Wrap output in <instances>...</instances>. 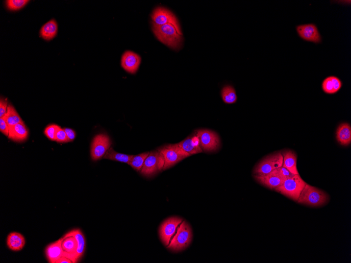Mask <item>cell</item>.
I'll list each match as a JSON object with an SVG mask.
<instances>
[{"mask_svg": "<svg viewBox=\"0 0 351 263\" xmlns=\"http://www.w3.org/2000/svg\"><path fill=\"white\" fill-rule=\"evenodd\" d=\"M152 31L161 42L175 50L181 48L182 35H180L172 25H158L152 23Z\"/></svg>", "mask_w": 351, "mask_h": 263, "instance_id": "obj_1", "label": "cell"}, {"mask_svg": "<svg viewBox=\"0 0 351 263\" xmlns=\"http://www.w3.org/2000/svg\"><path fill=\"white\" fill-rule=\"evenodd\" d=\"M330 201V196L324 191L307 184L304 187L297 202L311 207L326 205Z\"/></svg>", "mask_w": 351, "mask_h": 263, "instance_id": "obj_2", "label": "cell"}, {"mask_svg": "<svg viewBox=\"0 0 351 263\" xmlns=\"http://www.w3.org/2000/svg\"><path fill=\"white\" fill-rule=\"evenodd\" d=\"M193 234L191 225L183 221L180 224L169 245L167 246L168 250L178 252L186 249L191 244Z\"/></svg>", "mask_w": 351, "mask_h": 263, "instance_id": "obj_3", "label": "cell"}, {"mask_svg": "<svg viewBox=\"0 0 351 263\" xmlns=\"http://www.w3.org/2000/svg\"><path fill=\"white\" fill-rule=\"evenodd\" d=\"M306 185V182L301 175L294 174L285 180L281 185L276 188L275 191L297 202Z\"/></svg>", "mask_w": 351, "mask_h": 263, "instance_id": "obj_4", "label": "cell"}, {"mask_svg": "<svg viewBox=\"0 0 351 263\" xmlns=\"http://www.w3.org/2000/svg\"><path fill=\"white\" fill-rule=\"evenodd\" d=\"M158 150L162 153L164 158L163 170L169 169L182 160L191 156L182 150L178 143L166 145Z\"/></svg>", "mask_w": 351, "mask_h": 263, "instance_id": "obj_5", "label": "cell"}, {"mask_svg": "<svg viewBox=\"0 0 351 263\" xmlns=\"http://www.w3.org/2000/svg\"><path fill=\"white\" fill-rule=\"evenodd\" d=\"M196 135L199 138L202 151L212 152L217 151L221 147V139L213 130L201 129L196 131Z\"/></svg>", "mask_w": 351, "mask_h": 263, "instance_id": "obj_6", "label": "cell"}, {"mask_svg": "<svg viewBox=\"0 0 351 263\" xmlns=\"http://www.w3.org/2000/svg\"><path fill=\"white\" fill-rule=\"evenodd\" d=\"M164 164V158L162 153L158 149L151 151L146 159L141 172L145 176H151L163 170Z\"/></svg>", "mask_w": 351, "mask_h": 263, "instance_id": "obj_7", "label": "cell"}, {"mask_svg": "<svg viewBox=\"0 0 351 263\" xmlns=\"http://www.w3.org/2000/svg\"><path fill=\"white\" fill-rule=\"evenodd\" d=\"M283 165V156L281 152H277L262 159L255 166L253 174H266L277 169Z\"/></svg>", "mask_w": 351, "mask_h": 263, "instance_id": "obj_8", "label": "cell"}, {"mask_svg": "<svg viewBox=\"0 0 351 263\" xmlns=\"http://www.w3.org/2000/svg\"><path fill=\"white\" fill-rule=\"evenodd\" d=\"M183 221L179 217L172 216L166 219L161 224L159 228V235L161 241L165 246L170 244L179 225Z\"/></svg>", "mask_w": 351, "mask_h": 263, "instance_id": "obj_9", "label": "cell"}, {"mask_svg": "<svg viewBox=\"0 0 351 263\" xmlns=\"http://www.w3.org/2000/svg\"><path fill=\"white\" fill-rule=\"evenodd\" d=\"M151 18L153 23L158 25L171 24L176 29L180 35H182L178 21L175 14L170 10L163 7H158L153 11Z\"/></svg>", "mask_w": 351, "mask_h": 263, "instance_id": "obj_10", "label": "cell"}, {"mask_svg": "<svg viewBox=\"0 0 351 263\" xmlns=\"http://www.w3.org/2000/svg\"><path fill=\"white\" fill-rule=\"evenodd\" d=\"M111 144L110 139L105 134H100L95 137L91 144L92 159L97 161L103 158Z\"/></svg>", "mask_w": 351, "mask_h": 263, "instance_id": "obj_11", "label": "cell"}, {"mask_svg": "<svg viewBox=\"0 0 351 263\" xmlns=\"http://www.w3.org/2000/svg\"><path fill=\"white\" fill-rule=\"evenodd\" d=\"M254 178L260 184L272 190L280 186L286 180L281 176L277 169L266 174L254 175Z\"/></svg>", "mask_w": 351, "mask_h": 263, "instance_id": "obj_12", "label": "cell"}, {"mask_svg": "<svg viewBox=\"0 0 351 263\" xmlns=\"http://www.w3.org/2000/svg\"><path fill=\"white\" fill-rule=\"evenodd\" d=\"M300 37L303 40L318 44L322 42L321 35L317 26L314 24L298 25L296 27Z\"/></svg>", "mask_w": 351, "mask_h": 263, "instance_id": "obj_13", "label": "cell"}, {"mask_svg": "<svg viewBox=\"0 0 351 263\" xmlns=\"http://www.w3.org/2000/svg\"><path fill=\"white\" fill-rule=\"evenodd\" d=\"M61 239L63 257L71 260L73 263H77L76 253L78 245L75 237L68 233Z\"/></svg>", "mask_w": 351, "mask_h": 263, "instance_id": "obj_14", "label": "cell"}, {"mask_svg": "<svg viewBox=\"0 0 351 263\" xmlns=\"http://www.w3.org/2000/svg\"><path fill=\"white\" fill-rule=\"evenodd\" d=\"M141 60L140 55L132 51L127 50L122 57V67L128 72L134 74L140 67Z\"/></svg>", "mask_w": 351, "mask_h": 263, "instance_id": "obj_15", "label": "cell"}, {"mask_svg": "<svg viewBox=\"0 0 351 263\" xmlns=\"http://www.w3.org/2000/svg\"><path fill=\"white\" fill-rule=\"evenodd\" d=\"M178 144L182 150L191 156L203 152L201 147L199 139L196 135L187 137Z\"/></svg>", "mask_w": 351, "mask_h": 263, "instance_id": "obj_16", "label": "cell"}, {"mask_svg": "<svg viewBox=\"0 0 351 263\" xmlns=\"http://www.w3.org/2000/svg\"><path fill=\"white\" fill-rule=\"evenodd\" d=\"M46 253L48 261L50 263H56L58 260L63 257L62 239L48 246Z\"/></svg>", "mask_w": 351, "mask_h": 263, "instance_id": "obj_17", "label": "cell"}, {"mask_svg": "<svg viewBox=\"0 0 351 263\" xmlns=\"http://www.w3.org/2000/svg\"><path fill=\"white\" fill-rule=\"evenodd\" d=\"M283 156L282 167L286 168L292 174H299L297 169V155L291 150L281 152Z\"/></svg>", "mask_w": 351, "mask_h": 263, "instance_id": "obj_18", "label": "cell"}, {"mask_svg": "<svg viewBox=\"0 0 351 263\" xmlns=\"http://www.w3.org/2000/svg\"><path fill=\"white\" fill-rule=\"evenodd\" d=\"M28 131L24 123H18L9 128L8 138L16 142H24L27 140Z\"/></svg>", "mask_w": 351, "mask_h": 263, "instance_id": "obj_19", "label": "cell"}, {"mask_svg": "<svg viewBox=\"0 0 351 263\" xmlns=\"http://www.w3.org/2000/svg\"><path fill=\"white\" fill-rule=\"evenodd\" d=\"M336 140L342 145L348 146L351 143V127L349 123H342L336 130Z\"/></svg>", "mask_w": 351, "mask_h": 263, "instance_id": "obj_20", "label": "cell"}, {"mask_svg": "<svg viewBox=\"0 0 351 263\" xmlns=\"http://www.w3.org/2000/svg\"><path fill=\"white\" fill-rule=\"evenodd\" d=\"M25 244V237L19 233H11L7 238V245L12 251H19L23 250Z\"/></svg>", "mask_w": 351, "mask_h": 263, "instance_id": "obj_21", "label": "cell"}, {"mask_svg": "<svg viewBox=\"0 0 351 263\" xmlns=\"http://www.w3.org/2000/svg\"><path fill=\"white\" fill-rule=\"evenodd\" d=\"M57 31V24L55 20L52 19L48 22L41 27L40 34L44 40L50 41L55 37Z\"/></svg>", "mask_w": 351, "mask_h": 263, "instance_id": "obj_22", "label": "cell"}, {"mask_svg": "<svg viewBox=\"0 0 351 263\" xmlns=\"http://www.w3.org/2000/svg\"><path fill=\"white\" fill-rule=\"evenodd\" d=\"M342 86L341 80L335 76L326 78L322 84L323 91L327 94H334L340 91Z\"/></svg>", "mask_w": 351, "mask_h": 263, "instance_id": "obj_23", "label": "cell"}, {"mask_svg": "<svg viewBox=\"0 0 351 263\" xmlns=\"http://www.w3.org/2000/svg\"><path fill=\"white\" fill-rule=\"evenodd\" d=\"M74 236L77 242V260L78 262L82 258L85 250L86 242L83 234L79 229L73 230L68 232Z\"/></svg>", "mask_w": 351, "mask_h": 263, "instance_id": "obj_24", "label": "cell"}, {"mask_svg": "<svg viewBox=\"0 0 351 263\" xmlns=\"http://www.w3.org/2000/svg\"><path fill=\"white\" fill-rule=\"evenodd\" d=\"M4 119L6 123H8L9 128L18 123H24V121L20 118L15 108L11 105L8 106V110H7Z\"/></svg>", "mask_w": 351, "mask_h": 263, "instance_id": "obj_25", "label": "cell"}, {"mask_svg": "<svg viewBox=\"0 0 351 263\" xmlns=\"http://www.w3.org/2000/svg\"><path fill=\"white\" fill-rule=\"evenodd\" d=\"M221 94L222 99L226 104H234L237 100L235 89L231 85L224 86L222 90Z\"/></svg>", "mask_w": 351, "mask_h": 263, "instance_id": "obj_26", "label": "cell"}, {"mask_svg": "<svg viewBox=\"0 0 351 263\" xmlns=\"http://www.w3.org/2000/svg\"><path fill=\"white\" fill-rule=\"evenodd\" d=\"M133 157V155L123 154V153L116 152L113 148H109L103 158L128 164Z\"/></svg>", "mask_w": 351, "mask_h": 263, "instance_id": "obj_27", "label": "cell"}, {"mask_svg": "<svg viewBox=\"0 0 351 263\" xmlns=\"http://www.w3.org/2000/svg\"><path fill=\"white\" fill-rule=\"evenodd\" d=\"M149 154L150 152H145L140 155L133 156L128 164L136 171H141L145 161Z\"/></svg>", "mask_w": 351, "mask_h": 263, "instance_id": "obj_28", "label": "cell"}, {"mask_svg": "<svg viewBox=\"0 0 351 263\" xmlns=\"http://www.w3.org/2000/svg\"><path fill=\"white\" fill-rule=\"evenodd\" d=\"M28 2L27 0H8L6 6L10 11H18L24 8Z\"/></svg>", "mask_w": 351, "mask_h": 263, "instance_id": "obj_29", "label": "cell"}, {"mask_svg": "<svg viewBox=\"0 0 351 263\" xmlns=\"http://www.w3.org/2000/svg\"><path fill=\"white\" fill-rule=\"evenodd\" d=\"M60 128L56 125H50L47 127L45 131V134L49 140L55 141L56 133Z\"/></svg>", "mask_w": 351, "mask_h": 263, "instance_id": "obj_30", "label": "cell"}, {"mask_svg": "<svg viewBox=\"0 0 351 263\" xmlns=\"http://www.w3.org/2000/svg\"><path fill=\"white\" fill-rule=\"evenodd\" d=\"M58 143H68V139L67 134H66L64 129L60 128L58 130L56 135V140Z\"/></svg>", "mask_w": 351, "mask_h": 263, "instance_id": "obj_31", "label": "cell"}, {"mask_svg": "<svg viewBox=\"0 0 351 263\" xmlns=\"http://www.w3.org/2000/svg\"><path fill=\"white\" fill-rule=\"evenodd\" d=\"M0 131H1V132L5 136L8 137L9 134V127L4 118H0Z\"/></svg>", "mask_w": 351, "mask_h": 263, "instance_id": "obj_32", "label": "cell"}, {"mask_svg": "<svg viewBox=\"0 0 351 263\" xmlns=\"http://www.w3.org/2000/svg\"><path fill=\"white\" fill-rule=\"evenodd\" d=\"M8 102L1 98L0 101V118H4L8 110Z\"/></svg>", "mask_w": 351, "mask_h": 263, "instance_id": "obj_33", "label": "cell"}, {"mask_svg": "<svg viewBox=\"0 0 351 263\" xmlns=\"http://www.w3.org/2000/svg\"><path fill=\"white\" fill-rule=\"evenodd\" d=\"M277 169L278 170L281 176L285 180H286L287 179L292 177V175H294L292 174L287 169H286V168H285L282 166L277 168Z\"/></svg>", "mask_w": 351, "mask_h": 263, "instance_id": "obj_34", "label": "cell"}, {"mask_svg": "<svg viewBox=\"0 0 351 263\" xmlns=\"http://www.w3.org/2000/svg\"><path fill=\"white\" fill-rule=\"evenodd\" d=\"M66 134H67L68 142H73L75 140L76 137V133L75 131L72 129L65 128H64Z\"/></svg>", "mask_w": 351, "mask_h": 263, "instance_id": "obj_35", "label": "cell"}, {"mask_svg": "<svg viewBox=\"0 0 351 263\" xmlns=\"http://www.w3.org/2000/svg\"><path fill=\"white\" fill-rule=\"evenodd\" d=\"M56 263H73V262L69 259L65 257H62L58 260Z\"/></svg>", "mask_w": 351, "mask_h": 263, "instance_id": "obj_36", "label": "cell"}]
</instances>
